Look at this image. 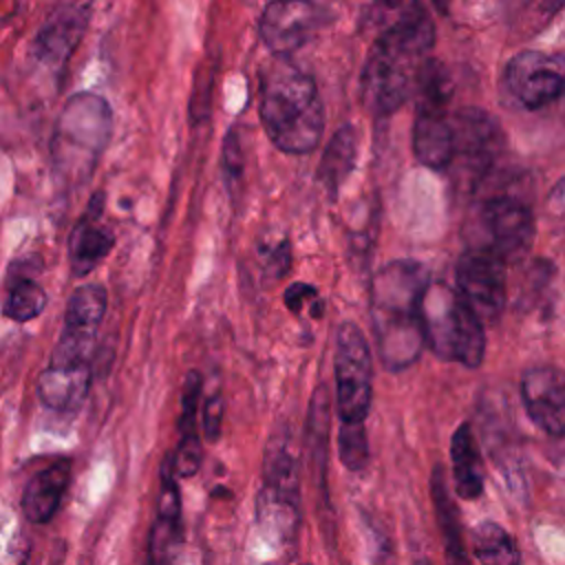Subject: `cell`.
<instances>
[{
	"instance_id": "cell-1",
	"label": "cell",
	"mask_w": 565,
	"mask_h": 565,
	"mask_svg": "<svg viewBox=\"0 0 565 565\" xmlns=\"http://www.w3.org/2000/svg\"><path fill=\"white\" fill-rule=\"evenodd\" d=\"M433 280L419 260L399 258L380 267L371 280V324L386 369L411 366L424 344L422 302Z\"/></svg>"
},
{
	"instance_id": "cell-2",
	"label": "cell",
	"mask_w": 565,
	"mask_h": 565,
	"mask_svg": "<svg viewBox=\"0 0 565 565\" xmlns=\"http://www.w3.org/2000/svg\"><path fill=\"white\" fill-rule=\"evenodd\" d=\"M260 119L278 150H316L324 130V108L313 77L287 57H276L260 75Z\"/></svg>"
},
{
	"instance_id": "cell-3",
	"label": "cell",
	"mask_w": 565,
	"mask_h": 565,
	"mask_svg": "<svg viewBox=\"0 0 565 565\" xmlns=\"http://www.w3.org/2000/svg\"><path fill=\"white\" fill-rule=\"evenodd\" d=\"M110 130L113 113L102 95L88 90L71 95L57 115L51 137L55 170L66 179L88 174L106 150Z\"/></svg>"
},
{
	"instance_id": "cell-4",
	"label": "cell",
	"mask_w": 565,
	"mask_h": 565,
	"mask_svg": "<svg viewBox=\"0 0 565 565\" xmlns=\"http://www.w3.org/2000/svg\"><path fill=\"white\" fill-rule=\"evenodd\" d=\"M422 322L426 344L437 358L468 369L481 364L486 351L483 322L457 289L430 282L422 302Z\"/></svg>"
},
{
	"instance_id": "cell-5",
	"label": "cell",
	"mask_w": 565,
	"mask_h": 565,
	"mask_svg": "<svg viewBox=\"0 0 565 565\" xmlns=\"http://www.w3.org/2000/svg\"><path fill=\"white\" fill-rule=\"evenodd\" d=\"M417 110L413 124V152L433 170L448 168L455 157V126L448 117L452 82L437 60H426L417 71Z\"/></svg>"
},
{
	"instance_id": "cell-6",
	"label": "cell",
	"mask_w": 565,
	"mask_h": 565,
	"mask_svg": "<svg viewBox=\"0 0 565 565\" xmlns=\"http://www.w3.org/2000/svg\"><path fill=\"white\" fill-rule=\"evenodd\" d=\"M333 375L340 422H364L373 399V362L366 335L355 322H342L335 331Z\"/></svg>"
},
{
	"instance_id": "cell-7",
	"label": "cell",
	"mask_w": 565,
	"mask_h": 565,
	"mask_svg": "<svg viewBox=\"0 0 565 565\" xmlns=\"http://www.w3.org/2000/svg\"><path fill=\"white\" fill-rule=\"evenodd\" d=\"M419 60L411 51L375 38L360 77V97L366 110L377 117L395 113L417 79Z\"/></svg>"
},
{
	"instance_id": "cell-8",
	"label": "cell",
	"mask_w": 565,
	"mask_h": 565,
	"mask_svg": "<svg viewBox=\"0 0 565 565\" xmlns=\"http://www.w3.org/2000/svg\"><path fill=\"white\" fill-rule=\"evenodd\" d=\"M300 479L298 463L289 448V437L280 433L271 437L263 461V490L258 499L260 521H267L278 532L291 536L298 527Z\"/></svg>"
},
{
	"instance_id": "cell-9",
	"label": "cell",
	"mask_w": 565,
	"mask_h": 565,
	"mask_svg": "<svg viewBox=\"0 0 565 565\" xmlns=\"http://www.w3.org/2000/svg\"><path fill=\"white\" fill-rule=\"evenodd\" d=\"M108 296L102 285L86 282L73 289L60 338L51 353V366H77L88 364V355L106 313Z\"/></svg>"
},
{
	"instance_id": "cell-10",
	"label": "cell",
	"mask_w": 565,
	"mask_h": 565,
	"mask_svg": "<svg viewBox=\"0 0 565 565\" xmlns=\"http://www.w3.org/2000/svg\"><path fill=\"white\" fill-rule=\"evenodd\" d=\"M503 84L523 108H543L565 95V55L521 51L505 64Z\"/></svg>"
},
{
	"instance_id": "cell-11",
	"label": "cell",
	"mask_w": 565,
	"mask_h": 565,
	"mask_svg": "<svg viewBox=\"0 0 565 565\" xmlns=\"http://www.w3.org/2000/svg\"><path fill=\"white\" fill-rule=\"evenodd\" d=\"M455 280L459 296L472 307L481 322H494L505 305V260L486 249L468 247L457 265Z\"/></svg>"
},
{
	"instance_id": "cell-12",
	"label": "cell",
	"mask_w": 565,
	"mask_h": 565,
	"mask_svg": "<svg viewBox=\"0 0 565 565\" xmlns=\"http://www.w3.org/2000/svg\"><path fill=\"white\" fill-rule=\"evenodd\" d=\"M455 157L450 166H457L459 174L475 185L481 181L503 150V132L494 117L486 110L468 106L461 108L455 119Z\"/></svg>"
},
{
	"instance_id": "cell-13",
	"label": "cell",
	"mask_w": 565,
	"mask_h": 565,
	"mask_svg": "<svg viewBox=\"0 0 565 565\" xmlns=\"http://www.w3.org/2000/svg\"><path fill=\"white\" fill-rule=\"evenodd\" d=\"M479 227L483 245L505 263L521 258L534 241V214L514 194H494L481 203Z\"/></svg>"
},
{
	"instance_id": "cell-14",
	"label": "cell",
	"mask_w": 565,
	"mask_h": 565,
	"mask_svg": "<svg viewBox=\"0 0 565 565\" xmlns=\"http://www.w3.org/2000/svg\"><path fill=\"white\" fill-rule=\"evenodd\" d=\"M331 20V9L316 2H271L260 15V38L276 57H287L305 46Z\"/></svg>"
},
{
	"instance_id": "cell-15",
	"label": "cell",
	"mask_w": 565,
	"mask_h": 565,
	"mask_svg": "<svg viewBox=\"0 0 565 565\" xmlns=\"http://www.w3.org/2000/svg\"><path fill=\"white\" fill-rule=\"evenodd\" d=\"M90 20V4L73 2L55 7L33 38V57L53 71L64 68L82 42Z\"/></svg>"
},
{
	"instance_id": "cell-16",
	"label": "cell",
	"mask_w": 565,
	"mask_h": 565,
	"mask_svg": "<svg viewBox=\"0 0 565 565\" xmlns=\"http://www.w3.org/2000/svg\"><path fill=\"white\" fill-rule=\"evenodd\" d=\"M521 399L530 419L552 437H565V373L532 366L521 377Z\"/></svg>"
},
{
	"instance_id": "cell-17",
	"label": "cell",
	"mask_w": 565,
	"mask_h": 565,
	"mask_svg": "<svg viewBox=\"0 0 565 565\" xmlns=\"http://www.w3.org/2000/svg\"><path fill=\"white\" fill-rule=\"evenodd\" d=\"M183 541L181 530V494L177 472L168 457L161 468V492L157 501V516L148 541V565H172Z\"/></svg>"
},
{
	"instance_id": "cell-18",
	"label": "cell",
	"mask_w": 565,
	"mask_h": 565,
	"mask_svg": "<svg viewBox=\"0 0 565 565\" xmlns=\"http://www.w3.org/2000/svg\"><path fill=\"white\" fill-rule=\"evenodd\" d=\"M104 194L95 192L86 205V212L77 218L68 236V265L75 278L93 271L115 245V234L102 221Z\"/></svg>"
},
{
	"instance_id": "cell-19",
	"label": "cell",
	"mask_w": 565,
	"mask_h": 565,
	"mask_svg": "<svg viewBox=\"0 0 565 565\" xmlns=\"http://www.w3.org/2000/svg\"><path fill=\"white\" fill-rule=\"evenodd\" d=\"M71 483V461L68 459H57L53 463H49L46 468L38 470L29 483L24 486L22 492V514L31 521V523H49L64 494L66 488Z\"/></svg>"
},
{
	"instance_id": "cell-20",
	"label": "cell",
	"mask_w": 565,
	"mask_h": 565,
	"mask_svg": "<svg viewBox=\"0 0 565 565\" xmlns=\"http://www.w3.org/2000/svg\"><path fill=\"white\" fill-rule=\"evenodd\" d=\"M90 386V366L88 364H77V366H46L35 382L38 397L44 406L60 411V413H71L77 411Z\"/></svg>"
},
{
	"instance_id": "cell-21",
	"label": "cell",
	"mask_w": 565,
	"mask_h": 565,
	"mask_svg": "<svg viewBox=\"0 0 565 565\" xmlns=\"http://www.w3.org/2000/svg\"><path fill=\"white\" fill-rule=\"evenodd\" d=\"M199 393H201V375L196 371H190L183 382L181 413L177 419L179 441H177V452L172 457L177 477H192L201 466L203 450H201V439H199V430H196Z\"/></svg>"
},
{
	"instance_id": "cell-22",
	"label": "cell",
	"mask_w": 565,
	"mask_h": 565,
	"mask_svg": "<svg viewBox=\"0 0 565 565\" xmlns=\"http://www.w3.org/2000/svg\"><path fill=\"white\" fill-rule=\"evenodd\" d=\"M430 494H433L435 516H437V525H439V534H441L446 565H470L463 534H461L459 512H457L455 499L450 497V490L446 483V472L441 466H435V470L430 475Z\"/></svg>"
},
{
	"instance_id": "cell-23",
	"label": "cell",
	"mask_w": 565,
	"mask_h": 565,
	"mask_svg": "<svg viewBox=\"0 0 565 565\" xmlns=\"http://www.w3.org/2000/svg\"><path fill=\"white\" fill-rule=\"evenodd\" d=\"M450 461H452V481L459 499L472 501L483 492V459L472 435L470 424H459L450 439Z\"/></svg>"
},
{
	"instance_id": "cell-24",
	"label": "cell",
	"mask_w": 565,
	"mask_h": 565,
	"mask_svg": "<svg viewBox=\"0 0 565 565\" xmlns=\"http://www.w3.org/2000/svg\"><path fill=\"white\" fill-rule=\"evenodd\" d=\"M355 154H358V135L353 126L344 124L333 132L316 170L318 181L329 194H335L340 185L347 181V177L355 166Z\"/></svg>"
},
{
	"instance_id": "cell-25",
	"label": "cell",
	"mask_w": 565,
	"mask_h": 565,
	"mask_svg": "<svg viewBox=\"0 0 565 565\" xmlns=\"http://www.w3.org/2000/svg\"><path fill=\"white\" fill-rule=\"evenodd\" d=\"M472 552L481 565H521L514 536L494 521H481L472 530Z\"/></svg>"
},
{
	"instance_id": "cell-26",
	"label": "cell",
	"mask_w": 565,
	"mask_h": 565,
	"mask_svg": "<svg viewBox=\"0 0 565 565\" xmlns=\"http://www.w3.org/2000/svg\"><path fill=\"white\" fill-rule=\"evenodd\" d=\"M46 307V294L40 287V282H35L29 276H18L9 282L7 289V298L2 305V313L11 320L18 322H26L35 316H40Z\"/></svg>"
},
{
	"instance_id": "cell-27",
	"label": "cell",
	"mask_w": 565,
	"mask_h": 565,
	"mask_svg": "<svg viewBox=\"0 0 565 565\" xmlns=\"http://www.w3.org/2000/svg\"><path fill=\"white\" fill-rule=\"evenodd\" d=\"M338 455L347 470L360 472L369 466V439L364 422H340L338 430Z\"/></svg>"
},
{
	"instance_id": "cell-28",
	"label": "cell",
	"mask_w": 565,
	"mask_h": 565,
	"mask_svg": "<svg viewBox=\"0 0 565 565\" xmlns=\"http://www.w3.org/2000/svg\"><path fill=\"white\" fill-rule=\"evenodd\" d=\"M221 422H223V397L221 393H214L205 399V406H203V433L207 441L218 439Z\"/></svg>"
},
{
	"instance_id": "cell-29",
	"label": "cell",
	"mask_w": 565,
	"mask_h": 565,
	"mask_svg": "<svg viewBox=\"0 0 565 565\" xmlns=\"http://www.w3.org/2000/svg\"><path fill=\"white\" fill-rule=\"evenodd\" d=\"M545 214L554 227L565 230V177L550 190L545 201Z\"/></svg>"
},
{
	"instance_id": "cell-30",
	"label": "cell",
	"mask_w": 565,
	"mask_h": 565,
	"mask_svg": "<svg viewBox=\"0 0 565 565\" xmlns=\"http://www.w3.org/2000/svg\"><path fill=\"white\" fill-rule=\"evenodd\" d=\"M223 166L227 170V179L236 181L243 172V154H241V146H238V139H236V132L230 130L225 135V143H223Z\"/></svg>"
},
{
	"instance_id": "cell-31",
	"label": "cell",
	"mask_w": 565,
	"mask_h": 565,
	"mask_svg": "<svg viewBox=\"0 0 565 565\" xmlns=\"http://www.w3.org/2000/svg\"><path fill=\"white\" fill-rule=\"evenodd\" d=\"M307 300H309V302L320 300V298H318V291H316L311 285L296 282V285L287 287V291H285V305H287L294 313H300V309L305 307Z\"/></svg>"
},
{
	"instance_id": "cell-32",
	"label": "cell",
	"mask_w": 565,
	"mask_h": 565,
	"mask_svg": "<svg viewBox=\"0 0 565 565\" xmlns=\"http://www.w3.org/2000/svg\"><path fill=\"white\" fill-rule=\"evenodd\" d=\"M13 565H26V554H24V556H22V558H20V561H15V563H13Z\"/></svg>"
},
{
	"instance_id": "cell-33",
	"label": "cell",
	"mask_w": 565,
	"mask_h": 565,
	"mask_svg": "<svg viewBox=\"0 0 565 565\" xmlns=\"http://www.w3.org/2000/svg\"><path fill=\"white\" fill-rule=\"evenodd\" d=\"M417 565H428V561H419V563H417Z\"/></svg>"
},
{
	"instance_id": "cell-34",
	"label": "cell",
	"mask_w": 565,
	"mask_h": 565,
	"mask_svg": "<svg viewBox=\"0 0 565 565\" xmlns=\"http://www.w3.org/2000/svg\"><path fill=\"white\" fill-rule=\"evenodd\" d=\"M305 565H309V563H305Z\"/></svg>"
}]
</instances>
